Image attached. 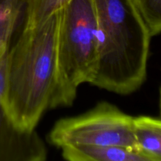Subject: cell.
<instances>
[{
    "label": "cell",
    "mask_w": 161,
    "mask_h": 161,
    "mask_svg": "<svg viewBox=\"0 0 161 161\" xmlns=\"http://www.w3.org/2000/svg\"><path fill=\"white\" fill-rule=\"evenodd\" d=\"M58 11L23 27L6 51L3 106L13 124L34 130L47 109L54 87Z\"/></svg>",
    "instance_id": "1"
},
{
    "label": "cell",
    "mask_w": 161,
    "mask_h": 161,
    "mask_svg": "<svg viewBox=\"0 0 161 161\" xmlns=\"http://www.w3.org/2000/svg\"><path fill=\"white\" fill-rule=\"evenodd\" d=\"M98 41V64L92 83L127 95L146 80L151 36L132 0H93Z\"/></svg>",
    "instance_id": "2"
},
{
    "label": "cell",
    "mask_w": 161,
    "mask_h": 161,
    "mask_svg": "<svg viewBox=\"0 0 161 161\" xmlns=\"http://www.w3.org/2000/svg\"><path fill=\"white\" fill-rule=\"evenodd\" d=\"M98 64L93 0H69L58 10L56 71L50 108L73 104L81 84H91Z\"/></svg>",
    "instance_id": "3"
},
{
    "label": "cell",
    "mask_w": 161,
    "mask_h": 161,
    "mask_svg": "<svg viewBox=\"0 0 161 161\" xmlns=\"http://www.w3.org/2000/svg\"><path fill=\"white\" fill-rule=\"evenodd\" d=\"M48 141L60 149L72 145H97L122 146L137 152L133 116L108 102H99L78 116L60 119L49 132Z\"/></svg>",
    "instance_id": "4"
},
{
    "label": "cell",
    "mask_w": 161,
    "mask_h": 161,
    "mask_svg": "<svg viewBox=\"0 0 161 161\" xmlns=\"http://www.w3.org/2000/svg\"><path fill=\"white\" fill-rule=\"evenodd\" d=\"M6 51L0 58V161H44L47 149L37 131L17 128L3 106Z\"/></svg>",
    "instance_id": "5"
},
{
    "label": "cell",
    "mask_w": 161,
    "mask_h": 161,
    "mask_svg": "<svg viewBox=\"0 0 161 161\" xmlns=\"http://www.w3.org/2000/svg\"><path fill=\"white\" fill-rule=\"evenodd\" d=\"M61 149L63 158L69 161H148L136 151L122 146L72 145Z\"/></svg>",
    "instance_id": "6"
},
{
    "label": "cell",
    "mask_w": 161,
    "mask_h": 161,
    "mask_svg": "<svg viewBox=\"0 0 161 161\" xmlns=\"http://www.w3.org/2000/svg\"><path fill=\"white\" fill-rule=\"evenodd\" d=\"M137 152L148 161L161 160V121L150 116H133Z\"/></svg>",
    "instance_id": "7"
},
{
    "label": "cell",
    "mask_w": 161,
    "mask_h": 161,
    "mask_svg": "<svg viewBox=\"0 0 161 161\" xmlns=\"http://www.w3.org/2000/svg\"><path fill=\"white\" fill-rule=\"evenodd\" d=\"M28 0H0V42L10 46L14 31L25 17Z\"/></svg>",
    "instance_id": "8"
},
{
    "label": "cell",
    "mask_w": 161,
    "mask_h": 161,
    "mask_svg": "<svg viewBox=\"0 0 161 161\" xmlns=\"http://www.w3.org/2000/svg\"><path fill=\"white\" fill-rule=\"evenodd\" d=\"M69 0H28L24 26L31 27L58 11Z\"/></svg>",
    "instance_id": "9"
},
{
    "label": "cell",
    "mask_w": 161,
    "mask_h": 161,
    "mask_svg": "<svg viewBox=\"0 0 161 161\" xmlns=\"http://www.w3.org/2000/svg\"><path fill=\"white\" fill-rule=\"evenodd\" d=\"M151 37L161 31V0H132Z\"/></svg>",
    "instance_id": "10"
},
{
    "label": "cell",
    "mask_w": 161,
    "mask_h": 161,
    "mask_svg": "<svg viewBox=\"0 0 161 161\" xmlns=\"http://www.w3.org/2000/svg\"><path fill=\"white\" fill-rule=\"evenodd\" d=\"M9 46L6 43H3V42H0V58L2 57V55L6 51V50L8 49Z\"/></svg>",
    "instance_id": "11"
}]
</instances>
